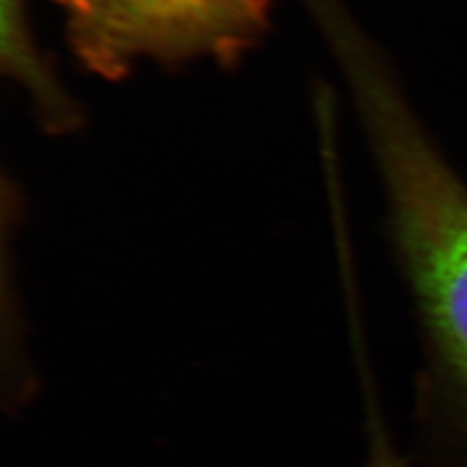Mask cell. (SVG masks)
Masks as SVG:
<instances>
[{
	"label": "cell",
	"mask_w": 467,
	"mask_h": 467,
	"mask_svg": "<svg viewBox=\"0 0 467 467\" xmlns=\"http://www.w3.org/2000/svg\"><path fill=\"white\" fill-rule=\"evenodd\" d=\"M389 204V227L426 345L420 403L434 447L467 467V187L434 150L391 69L348 78Z\"/></svg>",
	"instance_id": "1"
},
{
	"label": "cell",
	"mask_w": 467,
	"mask_h": 467,
	"mask_svg": "<svg viewBox=\"0 0 467 467\" xmlns=\"http://www.w3.org/2000/svg\"><path fill=\"white\" fill-rule=\"evenodd\" d=\"M78 67L108 84L139 67H241L272 30L274 0H50Z\"/></svg>",
	"instance_id": "2"
},
{
	"label": "cell",
	"mask_w": 467,
	"mask_h": 467,
	"mask_svg": "<svg viewBox=\"0 0 467 467\" xmlns=\"http://www.w3.org/2000/svg\"><path fill=\"white\" fill-rule=\"evenodd\" d=\"M368 467H405L400 455L393 451L391 443L386 440L383 431H378V430L372 438V451H370Z\"/></svg>",
	"instance_id": "3"
}]
</instances>
